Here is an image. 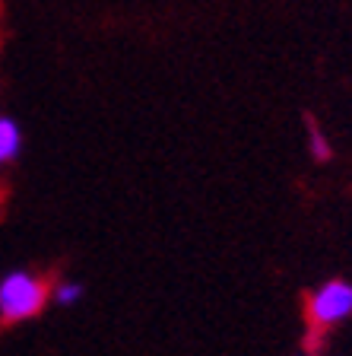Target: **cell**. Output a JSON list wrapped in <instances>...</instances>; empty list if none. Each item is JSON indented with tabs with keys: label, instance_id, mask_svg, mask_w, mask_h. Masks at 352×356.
I'll list each match as a JSON object with an SVG mask.
<instances>
[{
	"label": "cell",
	"instance_id": "5b68a950",
	"mask_svg": "<svg viewBox=\"0 0 352 356\" xmlns=\"http://www.w3.org/2000/svg\"><path fill=\"white\" fill-rule=\"evenodd\" d=\"M308 153L315 163H327V159H333V143L330 137L321 131L317 124H308Z\"/></svg>",
	"mask_w": 352,
	"mask_h": 356
},
{
	"label": "cell",
	"instance_id": "3957f363",
	"mask_svg": "<svg viewBox=\"0 0 352 356\" xmlns=\"http://www.w3.org/2000/svg\"><path fill=\"white\" fill-rule=\"evenodd\" d=\"M22 153V131L10 115H0V172L19 159Z\"/></svg>",
	"mask_w": 352,
	"mask_h": 356
},
{
	"label": "cell",
	"instance_id": "6da1fadb",
	"mask_svg": "<svg viewBox=\"0 0 352 356\" xmlns=\"http://www.w3.org/2000/svg\"><path fill=\"white\" fill-rule=\"evenodd\" d=\"M51 302V283L29 267H13L0 277V325L32 321Z\"/></svg>",
	"mask_w": 352,
	"mask_h": 356
},
{
	"label": "cell",
	"instance_id": "277c9868",
	"mask_svg": "<svg viewBox=\"0 0 352 356\" xmlns=\"http://www.w3.org/2000/svg\"><path fill=\"white\" fill-rule=\"evenodd\" d=\"M83 296H86V289H83L80 280H58L51 286V299H54V305H60V309L76 305Z\"/></svg>",
	"mask_w": 352,
	"mask_h": 356
},
{
	"label": "cell",
	"instance_id": "7a4b0ae2",
	"mask_svg": "<svg viewBox=\"0 0 352 356\" xmlns=\"http://www.w3.org/2000/svg\"><path fill=\"white\" fill-rule=\"evenodd\" d=\"M352 318V283L343 277H330V280L317 283L305 296V321L311 325L315 334L333 331V327L346 325Z\"/></svg>",
	"mask_w": 352,
	"mask_h": 356
}]
</instances>
